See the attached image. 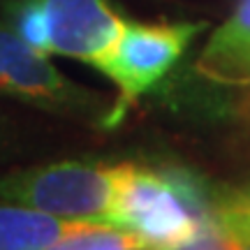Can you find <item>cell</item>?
Wrapping results in <instances>:
<instances>
[{"label": "cell", "mask_w": 250, "mask_h": 250, "mask_svg": "<svg viewBox=\"0 0 250 250\" xmlns=\"http://www.w3.org/2000/svg\"><path fill=\"white\" fill-rule=\"evenodd\" d=\"M218 218L195 176L181 169L125 167L116 227L139 236L144 250H179Z\"/></svg>", "instance_id": "6da1fadb"}, {"label": "cell", "mask_w": 250, "mask_h": 250, "mask_svg": "<svg viewBox=\"0 0 250 250\" xmlns=\"http://www.w3.org/2000/svg\"><path fill=\"white\" fill-rule=\"evenodd\" d=\"M123 165L58 162L0 181V197L33 206L58 218L116 227Z\"/></svg>", "instance_id": "7a4b0ae2"}, {"label": "cell", "mask_w": 250, "mask_h": 250, "mask_svg": "<svg viewBox=\"0 0 250 250\" xmlns=\"http://www.w3.org/2000/svg\"><path fill=\"white\" fill-rule=\"evenodd\" d=\"M199 28V23H125L114 54L100 70L121 90L114 118H121L123 107H130L137 98L148 93L179 62Z\"/></svg>", "instance_id": "3957f363"}, {"label": "cell", "mask_w": 250, "mask_h": 250, "mask_svg": "<svg viewBox=\"0 0 250 250\" xmlns=\"http://www.w3.org/2000/svg\"><path fill=\"white\" fill-rule=\"evenodd\" d=\"M49 28V54L102 70L123 35L125 21L107 0H40Z\"/></svg>", "instance_id": "277c9868"}, {"label": "cell", "mask_w": 250, "mask_h": 250, "mask_svg": "<svg viewBox=\"0 0 250 250\" xmlns=\"http://www.w3.org/2000/svg\"><path fill=\"white\" fill-rule=\"evenodd\" d=\"M0 93L51 104L67 100L70 83L46 61V54L33 49L17 33L0 28Z\"/></svg>", "instance_id": "5b68a950"}, {"label": "cell", "mask_w": 250, "mask_h": 250, "mask_svg": "<svg viewBox=\"0 0 250 250\" xmlns=\"http://www.w3.org/2000/svg\"><path fill=\"white\" fill-rule=\"evenodd\" d=\"M202 70L227 81H250V0L213 33L202 56Z\"/></svg>", "instance_id": "8992f818"}, {"label": "cell", "mask_w": 250, "mask_h": 250, "mask_svg": "<svg viewBox=\"0 0 250 250\" xmlns=\"http://www.w3.org/2000/svg\"><path fill=\"white\" fill-rule=\"evenodd\" d=\"M86 225L33 206H0V250H46Z\"/></svg>", "instance_id": "52a82bcc"}, {"label": "cell", "mask_w": 250, "mask_h": 250, "mask_svg": "<svg viewBox=\"0 0 250 250\" xmlns=\"http://www.w3.org/2000/svg\"><path fill=\"white\" fill-rule=\"evenodd\" d=\"M46 250H144L139 236L114 225L88 223Z\"/></svg>", "instance_id": "ba28073f"}, {"label": "cell", "mask_w": 250, "mask_h": 250, "mask_svg": "<svg viewBox=\"0 0 250 250\" xmlns=\"http://www.w3.org/2000/svg\"><path fill=\"white\" fill-rule=\"evenodd\" d=\"M12 21L21 40H26L37 51L49 54V28L40 0H19L12 9Z\"/></svg>", "instance_id": "9c48e42d"}, {"label": "cell", "mask_w": 250, "mask_h": 250, "mask_svg": "<svg viewBox=\"0 0 250 250\" xmlns=\"http://www.w3.org/2000/svg\"><path fill=\"white\" fill-rule=\"evenodd\" d=\"M215 211H218V220H220V225L225 227V232L232 241V248L250 250V225L236 213H229V211L220 208L218 204H215Z\"/></svg>", "instance_id": "30bf717a"}, {"label": "cell", "mask_w": 250, "mask_h": 250, "mask_svg": "<svg viewBox=\"0 0 250 250\" xmlns=\"http://www.w3.org/2000/svg\"><path fill=\"white\" fill-rule=\"evenodd\" d=\"M179 250H234V248H232V241H229L227 232H225V227L215 218L195 241H190L188 246H183Z\"/></svg>", "instance_id": "8fae6325"}, {"label": "cell", "mask_w": 250, "mask_h": 250, "mask_svg": "<svg viewBox=\"0 0 250 250\" xmlns=\"http://www.w3.org/2000/svg\"><path fill=\"white\" fill-rule=\"evenodd\" d=\"M220 208L229 211V213H236L239 218H243L246 223L250 225V188L248 190H236L229 197H225L218 202Z\"/></svg>", "instance_id": "7c38bea8"}]
</instances>
